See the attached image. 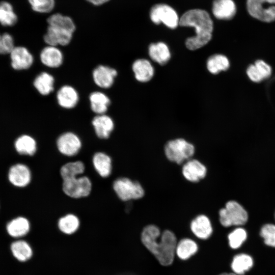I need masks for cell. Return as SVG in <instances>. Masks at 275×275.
<instances>
[{
  "instance_id": "8992f818",
  "label": "cell",
  "mask_w": 275,
  "mask_h": 275,
  "mask_svg": "<svg viewBox=\"0 0 275 275\" xmlns=\"http://www.w3.org/2000/svg\"><path fill=\"white\" fill-rule=\"evenodd\" d=\"M246 8L251 16L261 21L275 20V0H247Z\"/></svg>"
},
{
  "instance_id": "2e32d148",
  "label": "cell",
  "mask_w": 275,
  "mask_h": 275,
  "mask_svg": "<svg viewBox=\"0 0 275 275\" xmlns=\"http://www.w3.org/2000/svg\"><path fill=\"white\" fill-rule=\"evenodd\" d=\"M57 100L59 105L64 108L74 107L78 102L79 95L73 87L64 85L57 93Z\"/></svg>"
},
{
  "instance_id": "30bf717a",
  "label": "cell",
  "mask_w": 275,
  "mask_h": 275,
  "mask_svg": "<svg viewBox=\"0 0 275 275\" xmlns=\"http://www.w3.org/2000/svg\"><path fill=\"white\" fill-rule=\"evenodd\" d=\"M72 35L73 33L65 28L48 25L47 32L43 36V39L47 45L66 46L71 42Z\"/></svg>"
},
{
  "instance_id": "1f68e13d",
  "label": "cell",
  "mask_w": 275,
  "mask_h": 275,
  "mask_svg": "<svg viewBox=\"0 0 275 275\" xmlns=\"http://www.w3.org/2000/svg\"><path fill=\"white\" fill-rule=\"evenodd\" d=\"M230 67V62L228 58L221 54H214L207 60V68L213 74L227 70Z\"/></svg>"
},
{
  "instance_id": "d6986e66",
  "label": "cell",
  "mask_w": 275,
  "mask_h": 275,
  "mask_svg": "<svg viewBox=\"0 0 275 275\" xmlns=\"http://www.w3.org/2000/svg\"><path fill=\"white\" fill-rule=\"evenodd\" d=\"M236 12V7L233 0H214L212 5V13L218 19L230 20Z\"/></svg>"
},
{
  "instance_id": "9c48e42d",
  "label": "cell",
  "mask_w": 275,
  "mask_h": 275,
  "mask_svg": "<svg viewBox=\"0 0 275 275\" xmlns=\"http://www.w3.org/2000/svg\"><path fill=\"white\" fill-rule=\"evenodd\" d=\"M57 147L62 155L72 157L78 153L82 146L79 137L72 132L61 134L57 140Z\"/></svg>"
},
{
  "instance_id": "cb8c5ba5",
  "label": "cell",
  "mask_w": 275,
  "mask_h": 275,
  "mask_svg": "<svg viewBox=\"0 0 275 275\" xmlns=\"http://www.w3.org/2000/svg\"><path fill=\"white\" fill-rule=\"evenodd\" d=\"M150 58L160 65L167 63L171 58V53L168 46L163 42L152 43L149 47Z\"/></svg>"
},
{
  "instance_id": "ba28073f",
  "label": "cell",
  "mask_w": 275,
  "mask_h": 275,
  "mask_svg": "<svg viewBox=\"0 0 275 275\" xmlns=\"http://www.w3.org/2000/svg\"><path fill=\"white\" fill-rule=\"evenodd\" d=\"M150 16L154 23L158 24L162 22L172 29L177 28L179 22L176 11L166 4H160L153 6L151 9Z\"/></svg>"
},
{
  "instance_id": "ffe728a7",
  "label": "cell",
  "mask_w": 275,
  "mask_h": 275,
  "mask_svg": "<svg viewBox=\"0 0 275 275\" xmlns=\"http://www.w3.org/2000/svg\"><path fill=\"white\" fill-rule=\"evenodd\" d=\"M92 163L98 174L102 178L109 176L112 171V160L106 153L102 152L95 153L92 158Z\"/></svg>"
},
{
  "instance_id": "7bdbcfd3",
  "label": "cell",
  "mask_w": 275,
  "mask_h": 275,
  "mask_svg": "<svg viewBox=\"0 0 275 275\" xmlns=\"http://www.w3.org/2000/svg\"><path fill=\"white\" fill-rule=\"evenodd\" d=\"M0 54L2 53V35H0Z\"/></svg>"
},
{
  "instance_id": "7c38bea8",
  "label": "cell",
  "mask_w": 275,
  "mask_h": 275,
  "mask_svg": "<svg viewBox=\"0 0 275 275\" xmlns=\"http://www.w3.org/2000/svg\"><path fill=\"white\" fill-rule=\"evenodd\" d=\"M32 174L29 167L22 163L12 166L8 172V179L12 184L18 187H24L29 184Z\"/></svg>"
},
{
  "instance_id": "7a4b0ae2",
  "label": "cell",
  "mask_w": 275,
  "mask_h": 275,
  "mask_svg": "<svg viewBox=\"0 0 275 275\" xmlns=\"http://www.w3.org/2000/svg\"><path fill=\"white\" fill-rule=\"evenodd\" d=\"M179 24L182 26L195 28L196 35L186 40V46L190 50L198 49L211 40L213 24L209 14L201 9H192L183 14Z\"/></svg>"
},
{
  "instance_id": "83f0119b",
  "label": "cell",
  "mask_w": 275,
  "mask_h": 275,
  "mask_svg": "<svg viewBox=\"0 0 275 275\" xmlns=\"http://www.w3.org/2000/svg\"><path fill=\"white\" fill-rule=\"evenodd\" d=\"M17 20V15L12 4L7 1L0 2V24L4 26H12Z\"/></svg>"
},
{
  "instance_id": "ee69618b",
  "label": "cell",
  "mask_w": 275,
  "mask_h": 275,
  "mask_svg": "<svg viewBox=\"0 0 275 275\" xmlns=\"http://www.w3.org/2000/svg\"><path fill=\"white\" fill-rule=\"evenodd\" d=\"M274 216H275V214H274Z\"/></svg>"
},
{
  "instance_id": "4fadbf2b",
  "label": "cell",
  "mask_w": 275,
  "mask_h": 275,
  "mask_svg": "<svg viewBox=\"0 0 275 275\" xmlns=\"http://www.w3.org/2000/svg\"><path fill=\"white\" fill-rule=\"evenodd\" d=\"M11 66L17 70L28 69L34 62V58L30 51L23 46H16L10 52Z\"/></svg>"
},
{
  "instance_id": "d6a6232c",
  "label": "cell",
  "mask_w": 275,
  "mask_h": 275,
  "mask_svg": "<svg viewBox=\"0 0 275 275\" xmlns=\"http://www.w3.org/2000/svg\"><path fill=\"white\" fill-rule=\"evenodd\" d=\"M253 261L249 255L239 254L235 256L231 263V268L234 273L237 275H242L253 266Z\"/></svg>"
},
{
  "instance_id": "3957f363",
  "label": "cell",
  "mask_w": 275,
  "mask_h": 275,
  "mask_svg": "<svg viewBox=\"0 0 275 275\" xmlns=\"http://www.w3.org/2000/svg\"><path fill=\"white\" fill-rule=\"evenodd\" d=\"M167 159L177 164H181L191 158L195 152L194 145L182 138L168 141L164 147Z\"/></svg>"
},
{
  "instance_id": "603a6c76",
  "label": "cell",
  "mask_w": 275,
  "mask_h": 275,
  "mask_svg": "<svg viewBox=\"0 0 275 275\" xmlns=\"http://www.w3.org/2000/svg\"><path fill=\"white\" fill-rule=\"evenodd\" d=\"M89 101L92 111L97 115L105 114L111 103L109 97L100 91L91 93L89 96Z\"/></svg>"
},
{
  "instance_id": "b9f144b4",
  "label": "cell",
  "mask_w": 275,
  "mask_h": 275,
  "mask_svg": "<svg viewBox=\"0 0 275 275\" xmlns=\"http://www.w3.org/2000/svg\"><path fill=\"white\" fill-rule=\"evenodd\" d=\"M218 275H237L234 273H226V272H225V273H221Z\"/></svg>"
},
{
  "instance_id": "8fae6325",
  "label": "cell",
  "mask_w": 275,
  "mask_h": 275,
  "mask_svg": "<svg viewBox=\"0 0 275 275\" xmlns=\"http://www.w3.org/2000/svg\"><path fill=\"white\" fill-rule=\"evenodd\" d=\"M207 173L206 166L196 159H190L186 161L182 168V174L184 178L191 182H198L204 179Z\"/></svg>"
},
{
  "instance_id": "d590c367",
  "label": "cell",
  "mask_w": 275,
  "mask_h": 275,
  "mask_svg": "<svg viewBox=\"0 0 275 275\" xmlns=\"http://www.w3.org/2000/svg\"><path fill=\"white\" fill-rule=\"evenodd\" d=\"M246 237V232L244 229L241 228L235 229L228 235L230 246L233 249L238 248L245 240Z\"/></svg>"
},
{
  "instance_id": "9a60e30c",
  "label": "cell",
  "mask_w": 275,
  "mask_h": 275,
  "mask_svg": "<svg viewBox=\"0 0 275 275\" xmlns=\"http://www.w3.org/2000/svg\"><path fill=\"white\" fill-rule=\"evenodd\" d=\"M190 228L193 234L202 239H208L212 234L213 229L209 217L205 214H200L190 223Z\"/></svg>"
},
{
  "instance_id": "8d00e7d4",
  "label": "cell",
  "mask_w": 275,
  "mask_h": 275,
  "mask_svg": "<svg viewBox=\"0 0 275 275\" xmlns=\"http://www.w3.org/2000/svg\"><path fill=\"white\" fill-rule=\"evenodd\" d=\"M260 234L266 245L275 247L274 225L267 224L263 225L261 229Z\"/></svg>"
},
{
  "instance_id": "74e56055",
  "label": "cell",
  "mask_w": 275,
  "mask_h": 275,
  "mask_svg": "<svg viewBox=\"0 0 275 275\" xmlns=\"http://www.w3.org/2000/svg\"><path fill=\"white\" fill-rule=\"evenodd\" d=\"M254 64L264 80L271 76L272 72V68L267 62L263 60H257Z\"/></svg>"
},
{
  "instance_id": "484cf974",
  "label": "cell",
  "mask_w": 275,
  "mask_h": 275,
  "mask_svg": "<svg viewBox=\"0 0 275 275\" xmlns=\"http://www.w3.org/2000/svg\"><path fill=\"white\" fill-rule=\"evenodd\" d=\"M15 148L20 154L32 156L37 151V143L31 136L24 134L18 137L15 142Z\"/></svg>"
},
{
  "instance_id": "836d02e7",
  "label": "cell",
  "mask_w": 275,
  "mask_h": 275,
  "mask_svg": "<svg viewBox=\"0 0 275 275\" xmlns=\"http://www.w3.org/2000/svg\"><path fill=\"white\" fill-rule=\"evenodd\" d=\"M47 22L49 25L61 26L73 33L76 29L75 24L70 17L59 13L53 14L49 16L47 19Z\"/></svg>"
},
{
  "instance_id": "f546056e",
  "label": "cell",
  "mask_w": 275,
  "mask_h": 275,
  "mask_svg": "<svg viewBox=\"0 0 275 275\" xmlns=\"http://www.w3.org/2000/svg\"><path fill=\"white\" fill-rule=\"evenodd\" d=\"M80 221L78 217L72 213L67 214L60 217L58 222L59 230L65 234H72L79 228Z\"/></svg>"
},
{
  "instance_id": "e575fe53",
  "label": "cell",
  "mask_w": 275,
  "mask_h": 275,
  "mask_svg": "<svg viewBox=\"0 0 275 275\" xmlns=\"http://www.w3.org/2000/svg\"><path fill=\"white\" fill-rule=\"evenodd\" d=\"M32 10L40 13L51 12L55 7L54 0H28Z\"/></svg>"
},
{
  "instance_id": "5b68a950",
  "label": "cell",
  "mask_w": 275,
  "mask_h": 275,
  "mask_svg": "<svg viewBox=\"0 0 275 275\" xmlns=\"http://www.w3.org/2000/svg\"><path fill=\"white\" fill-rule=\"evenodd\" d=\"M113 188L117 197L124 202L140 199L145 195L144 189L140 182L126 177L116 179Z\"/></svg>"
},
{
  "instance_id": "44dd1931",
  "label": "cell",
  "mask_w": 275,
  "mask_h": 275,
  "mask_svg": "<svg viewBox=\"0 0 275 275\" xmlns=\"http://www.w3.org/2000/svg\"><path fill=\"white\" fill-rule=\"evenodd\" d=\"M132 70L136 79L140 82L150 80L154 75V68L146 59H138L132 64Z\"/></svg>"
},
{
  "instance_id": "277c9868",
  "label": "cell",
  "mask_w": 275,
  "mask_h": 275,
  "mask_svg": "<svg viewBox=\"0 0 275 275\" xmlns=\"http://www.w3.org/2000/svg\"><path fill=\"white\" fill-rule=\"evenodd\" d=\"M218 213L220 223L225 227L243 225L248 219V214L245 209L234 200L227 202Z\"/></svg>"
},
{
  "instance_id": "4316f807",
  "label": "cell",
  "mask_w": 275,
  "mask_h": 275,
  "mask_svg": "<svg viewBox=\"0 0 275 275\" xmlns=\"http://www.w3.org/2000/svg\"><path fill=\"white\" fill-rule=\"evenodd\" d=\"M85 170L84 163L80 160H77L63 164L60 168V173L63 180H65L81 176Z\"/></svg>"
},
{
  "instance_id": "ac0fdd59",
  "label": "cell",
  "mask_w": 275,
  "mask_h": 275,
  "mask_svg": "<svg viewBox=\"0 0 275 275\" xmlns=\"http://www.w3.org/2000/svg\"><path fill=\"white\" fill-rule=\"evenodd\" d=\"M92 124L97 136L101 139H108L114 128L112 118L106 114L96 116Z\"/></svg>"
},
{
  "instance_id": "f35d334b",
  "label": "cell",
  "mask_w": 275,
  "mask_h": 275,
  "mask_svg": "<svg viewBox=\"0 0 275 275\" xmlns=\"http://www.w3.org/2000/svg\"><path fill=\"white\" fill-rule=\"evenodd\" d=\"M14 47V39L12 36L8 33H4L2 35V53H10Z\"/></svg>"
},
{
  "instance_id": "7402d4cb",
  "label": "cell",
  "mask_w": 275,
  "mask_h": 275,
  "mask_svg": "<svg viewBox=\"0 0 275 275\" xmlns=\"http://www.w3.org/2000/svg\"><path fill=\"white\" fill-rule=\"evenodd\" d=\"M6 228L7 232L11 236L19 238L28 233L30 230V224L27 218L20 216L9 222Z\"/></svg>"
},
{
  "instance_id": "f1b7e54d",
  "label": "cell",
  "mask_w": 275,
  "mask_h": 275,
  "mask_svg": "<svg viewBox=\"0 0 275 275\" xmlns=\"http://www.w3.org/2000/svg\"><path fill=\"white\" fill-rule=\"evenodd\" d=\"M198 250L197 244L189 238H183L177 244L176 254L181 260H187L197 253Z\"/></svg>"
},
{
  "instance_id": "52a82bcc",
  "label": "cell",
  "mask_w": 275,
  "mask_h": 275,
  "mask_svg": "<svg viewBox=\"0 0 275 275\" xmlns=\"http://www.w3.org/2000/svg\"><path fill=\"white\" fill-rule=\"evenodd\" d=\"M92 184L86 176L63 180L62 189L67 196L74 199L88 197L91 193Z\"/></svg>"
},
{
  "instance_id": "6da1fadb",
  "label": "cell",
  "mask_w": 275,
  "mask_h": 275,
  "mask_svg": "<svg viewBox=\"0 0 275 275\" xmlns=\"http://www.w3.org/2000/svg\"><path fill=\"white\" fill-rule=\"evenodd\" d=\"M160 235L159 229L154 225L145 226L141 233L143 245L163 266H169L173 262L177 244L176 237L170 230L164 231Z\"/></svg>"
},
{
  "instance_id": "ab89813d",
  "label": "cell",
  "mask_w": 275,
  "mask_h": 275,
  "mask_svg": "<svg viewBox=\"0 0 275 275\" xmlns=\"http://www.w3.org/2000/svg\"><path fill=\"white\" fill-rule=\"evenodd\" d=\"M246 73L248 78L254 82L259 83L264 80L254 63L247 67Z\"/></svg>"
},
{
  "instance_id": "d4e9b609",
  "label": "cell",
  "mask_w": 275,
  "mask_h": 275,
  "mask_svg": "<svg viewBox=\"0 0 275 275\" xmlns=\"http://www.w3.org/2000/svg\"><path fill=\"white\" fill-rule=\"evenodd\" d=\"M54 83V79L51 74L42 72L36 77L33 85L40 94L45 96L53 91Z\"/></svg>"
},
{
  "instance_id": "60d3db41",
  "label": "cell",
  "mask_w": 275,
  "mask_h": 275,
  "mask_svg": "<svg viewBox=\"0 0 275 275\" xmlns=\"http://www.w3.org/2000/svg\"><path fill=\"white\" fill-rule=\"evenodd\" d=\"M88 2L95 6H100L108 2L111 0H86Z\"/></svg>"
},
{
  "instance_id": "e0dca14e",
  "label": "cell",
  "mask_w": 275,
  "mask_h": 275,
  "mask_svg": "<svg viewBox=\"0 0 275 275\" xmlns=\"http://www.w3.org/2000/svg\"><path fill=\"white\" fill-rule=\"evenodd\" d=\"M40 59L41 63L49 68L59 67L63 62V54L57 46L47 45L41 51Z\"/></svg>"
},
{
  "instance_id": "5bb4252c",
  "label": "cell",
  "mask_w": 275,
  "mask_h": 275,
  "mask_svg": "<svg viewBox=\"0 0 275 275\" xmlns=\"http://www.w3.org/2000/svg\"><path fill=\"white\" fill-rule=\"evenodd\" d=\"M117 75V71L116 69L102 65L96 67L92 72V77L95 84L103 89L111 87Z\"/></svg>"
},
{
  "instance_id": "4dcf8cb0",
  "label": "cell",
  "mask_w": 275,
  "mask_h": 275,
  "mask_svg": "<svg viewBox=\"0 0 275 275\" xmlns=\"http://www.w3.org/2000/svg\"><path fill=\"white\" fill-rule=\"evenodd\" d=\"M11 250L14 257L20 262L28 261L33 255L30 245L22 240L13 242L11 245Z\"/></svg>"
}]
</instances>
